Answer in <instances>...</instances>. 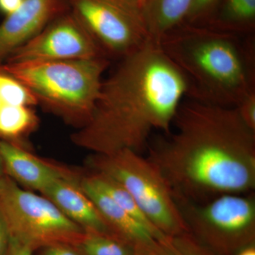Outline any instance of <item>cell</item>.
<instances>
[{
	"instance_id": "obj_6",
	"label": "cell",
	"mask_w": 255,
	"mask_h": 255,
	"mask_svg": "<svg viewBox=\"0 0 255 255\" xmlns=\"http://www.w3.org/2000/svg\"><path fill=\"white\" fill-rule=\"evenodd\" d=\"M189 232L216 255L255 246V195L226 194L196 203L174 196Z\"/></svg>"
},
{
	"instance_id": "obj_26",
	"label": "cell",
	"mask_w": 255,
	"mask_h": 255,
	"mask_svg": "<svg viewBox=\"0 0 255 255\" xmlns=\"http://www.w3.org/2000/svg\"><path fill=\"white\" fill-rule=\"evenodd\" d=\"M23 0H0V11L6 15L12 14L22 4Z\"/></svg>"
},
{
	"instance_id": "obj_18",
	"label": "cell",
	"mask_w": 255,
	"mask_h": 255,
	"mask_svg": "<svg viewBox=\"0 0 255 255\" xmlns=\"http://www.w3.org/2000/svg\"><path fill=\"white\" fill-rule=\"evenodd\" d=\"M74 248L82 255H137L135 248L112 235L85 231Z\"/></svg>"
},
{
	"instance_id": "obj_13",
	"label": "cell",
	"mask_w": 255,
	"mask_h": 255,
	"mask_svg": "<svg viewBox=\"0 0 255 255\" xmlns=\"http://www.w3.org/2000/svg\"><path fill=\"white\" fill-rule=\"evenodd\" d=\"M80 181L78 178L60 179L43 191L42 195L49 199L84 231L115 236L91 199L82 191Z\"/></svg>"
},
{
	"instance_id": "obj_7",
	"label": "cell",
	"mask_w": 255,
	"mask_h": 255,
	"mask_svg": "<svg viewBox=\"0 0 255 255\" xmlns=\"http://www.w3.org/2000/svg\"><path fill=\"white\" fill-rule=\"evenodd\" d=\"M0 210L11 238L33 251L55 244L75 247L85 233L49 199L23 189L5 174L0 177Z\"/></svg>"
},
{
	"instance_id": "obj_17",
	"label": "cell",
	"mask_w": 255,
	"mask_h": 255,
	"mask_svg": "<svg viewBox=\"0 0 255 255\" xmlns=\"http://www.w3.org/2000/svg\"><path fill=\"white\" fill-rule=\"evenodd\" d=\"M38 118L31 107L0 104V135L18 138L34 130Z\"/></svg>"
},
{
	"instance_id": "obj_9",
	"label": "cell",
	"mask_w": 255,
	"mask_h": 255,
	"mask_svg": "<svg viewBox=\"0 0 255 255\" xmlns=\"http://www.w3.org/2000/svg\"><path fill=\"white\" fill-rule=\"evenodd\" d=\"M102 57L107 58L86 28L72 12L55 18L6 60L8 63H18L92 59Z\"/></svg>"
},
{
	"instance_id": "obj_29",
	"label": "cell",
	"mask_w": 255,
	"mask_h": 255,
	"mask_svg": "<svg viewBox=\"0 0 255 255\" xmlns=\"http://www.w3.org/2000/svg\"><path fill=\"white\" fill-rule=\"evenodd\" d=\"M5 174L4 165H3L2 159L0 156V177H2Z\"/></svg>"
},
{
	"instance_id": "obj_12",
	"label": "cell",
	"mask_w": 255,
	"mask_h": 255,
	"mask_svg": "<svg viewBox=\"0 0 255 255\" xmlns=\"http://www.w3.org/2000/svg\"><path fill=\"white\" fill-rule=\"evenodd\" d=\"M80 186L94 203L111 231L135 248L137 255L153 246L160 238L148 228L124 211L118 204L83 177Z\"/></svg>"
},
{
	"instance_id": "obj_20",
	"label": "cell",
	"mask_w": 255,
	"mask_h": 255,
	"mask_svg": "<svg viewBox=\"0 0 255 255\" xmlns=\"http://www.w3.org/2000/svg\"><path fill=\"white\" fill-rule=\"evenodd\" d=\"M0 104L31 107L38 102L27 87L0 68Z\"/></svg>"
},
{
	"instance_id": "obj_5",
	"label": "cell",
	"mask_w": 255,
	"mask_h": 255,
	"mask_svg": "<svg viewBox=\"0 0 255 255\" xmlns=\"http://www.w3.org/2000/svg\"><path fill=\"white\" fill-rule=\"evenodd\" d=\"M93 171L120 183L156 231L165 236L189 232L174 193L152 161L135 151L124 149L110 155L94 154Z\"/></svg>"
},
{
	"instance_id": "obj_10",
	"label": "cell",
	"mask_w": 255,
	"mask_h": 255,
	"mask_svg": "<svg viewBox=\"0 0 255 255\" xmlns=\"http://www.w3.org/2000/svg\"><path fill=\"white\" fill-rule=\"evenodd\" d=\"M60 0H23L19 8L0 24V60L40 33L59 16Z\"/></svg>"
},
{
	"instance_id": "obj_22",
	"label": "cell",
	"mask_w": 255,
	"mask_h": 255,
	"mask_svg": "<svg viewBox=\"0 0 255 255\" xmlns=\"http://www.w3.org/2000/svg\"><path fill=\"white\" fill-rule=\"evenodd\" d=\"M236 109L247 127L255 131V90L248 94Z\"/></svg>"
},
{
	"instance_id": "obj_4",
	"label": "cell",
	"mask_w": 255,
	"mask_h": 255,
	"mask_svg": "<svg viewBox=\"0 0 255 255\" xmlns=\"http://www.w3.org/2000/svg\"><path fill=\"white\" fill-rule=\"evenodd\" d=\"M109 65V58L102 57L7 63L1 68L27 87L38 104L82 127L95 110Z\"/></svg>"
},
{
	"instance_id": "obj_27",
	"label": "cell",
	"mask_w": 255,
	"mask_h": 255,
	"mask_svg": "<svg viewBox=\"0 0 255 255\" xmlns=\"http://www.w3.org/2000/svg\"><path fill=\"white\" fill-rule=\"evenodd\" d=\"M236 255H255V246H252L245 248Z\"/></svg>"
},
{
	"instance_id": "obj_23",
	"label": "cell",
	"mask_w": 255,
	"mask_h": 255,
	"mask_svg": "<svg viewBox=\"0 0 255 255\" xmlns=\"http://www.w3.org/2000/svg\"><path fill=\"white\" fill-rule=\"evenodd\" d=\"M43 249L41 255H82L73 246L67 244H55Z\"/></svg>"
},
{
	"instance_id": "obj_28",
	"label": "cell",
	"mask_w": 255,
	"mask_h": 255,
	"mask_svg": "<svg viewBox=\"0 0 255 255\" xmlns=\"http://www.w3.org/2000/svg\"><path fill=\"white\" fill-rule=\"evenodd\" d=\"M131 1L134 4L136 5L137 7L140 8L141 11H142V8H143L144 5H145L147 0H131Z\"/></svg>"
},
{
	"instance_id": "obj_14",
	"label": "cell",
	"mask_w": 255,
	"mask_h": 255,
	"mask_svg": "<svg viewBox=\"0 0 255 255\" xmlns=\"http://www.w3.org/2000/svg\"><path fill=\"white\" fill-rule=\"evenodd\" d=\"M193 0H147L142 17L149 37L159 42L166 33L185 21Z\"/></svg>"
},
{
	"instance_id": "obj_2",
	"label": "cell",
	"mask_w": 255,
	"mask_h": 255,
	"mask_svg": "<svg viewBox=\"0 0 255 255\" xmlns=\"http://www.w3.org/2000/svg\"><path fill=\"white\" fill-rule=\"evenodd\" d=\"M187 92L182 73L150 39L104 80L91 117L72 141L97 155L124 149L140 153L152 131L170 132Z\"/></svg>"
},
{
	"instance_id": "obj_11",
	"label": "cell",
	"mask_w": 255,
	"mask_h": 255,
	"mask_svg": "<svg viewBox=\"0 0 255 255\" xmlns=\"http://www.w3.org/2000/svg\"><path fill=\"white\" fill-rule=\"evenodd\" d=\"M0 156L4 172L10 178L23 187L41 194L60 179H78L69 169L40 159L6 140H0Z\"/></svg>"
},
{
	"instance_id": "obj_25",
	"label": "cell",
	"mask_w": 255,
	"mask_h": 255,
	"mask_svg": "<svg viewBox=\"0 0 255 255\" xmlns=\"http://www.w3.org/2000/svg\"><path fill=\"white\" fill-rule=\"evenodd\" d=\"M33 251L31 247L11 238L6 255H33Z\"/></svg>"
},
{
	"instance_id": "obj_21",
	"label": "cell",
	"mask_w": 255,
	"mask_h": 255,
	"mask_svg": "<svg viewBox=\"0 0 255 255\" xmlns=\"http://www.w3.org/2000/svg\"><path fill=\"white\" fill-rule=\"evenodd\" d=\"M222 0H193L184 23L206 26Z\"/></svg>"
},
{
	"instance_id": "obj_24",
	"label": "cell",
	"mask_w": 255,
	"mask_h": 255,
	"mask_svg": "<svg viewBox=\"0 0 255 255\" xmlns=\"http://www.w3.org/2000/svg\"><path fill=\"white\" fill-rule=\"evenodd\" d=\"M10 238L9 228L0 210V255H6L7 253Z\"/></svg>"
},
{
	"instance_id": "obj_8",
	"label": "cell",
	"mask_w": 255,
	"mask_h": 255,
	"mask_svg": "<svg viewBox=\"0 0 255 255\" xmlns=\"http://www.w3.org/2000/svg\"><path fill=\"white\" fill-rule=\"evenodd\" d=\"M107 58H122L149 40L141 9L131 0H65Z\"/></svg>"
},
{
	"instance_id": "obj_16",
	"label": "cell",
	"mask_w": 255,
	"mask_h": 255,
	"mask_svg": "<svg viewBox=\"0 0 255 255\" xmlns=\"http://www.w3.org/2000/svg\"><path fill=\"white\" fill-rule=\"evenodd\" d=\"M85 178L95 187L110 196L116 204H118L124 211L131 215L134 219H136L139 222L142 223L144 226L151 230L157 237L160 239L166 237L152 227V225L147 221L145 216L137 206L136 203L132 199L131 195L120 183L116 181L113 178L96 171H93L92 174L85 176Z\"/></svg>"
},
{
	"instance_id": "obj_19",
	"label": "cell",
	"mask_w": 255,
	"mask_h": 255,
	"mask_svg": "<svg viewBox=\"0 0 255 255\" xmlns=\"http://www.w3.org/2000/svg\"><path fill=\"white\" fill-rule=\"evenodd\" d=\"M139 255H216L190 233L166 236Z\"/></svg>"
},
{
	"instance_id": "obj_1",
	"label": "cell",
	"mask_w": 255,
	"mask_h": 255,
	"mask_svg": "<svg viewBox=\"0 0 255 255\" xmlns=\"http://www.w3.org/2000/svg\"><path fill=\"white\" fill-rule=\"evenodd\" d=\"M173 127L147 158L174 196L204 203L222 194L254 192L255 131L236 107L183 102Z\"/></svg>"
},
{
	"instance_id": "obj_15",
	"label": "cell",
	"mask_w": 255,
	"mask_h": 255,
	"mask_svg": "<svg viewBox=\"0 0 255 255\" xmlns=\"http://www.w3.org/2000/svg\"><path fill=\"white\" fill-rule=\"evenodd\" d=\"M219 6L205 26L236 35L253 33L255 0H222Z\"/></svg>"
},
{
	"instance_id": "obj_3",
	"label": "cell",
	"mask_w": 255,
	"mask_h": 255,
	"mask_svg": "<svg viewBox=\"0 0 255 255\" xmlns=\"http://www.w3.org/2000/svg\"><path fill=\"white\" fill-rule=\"evenodd\" d=\"M159 46L187 82L191 100L236 107L255 90L254 39L209 26L182 23Z\"/></svg>"
}]
</instances>
